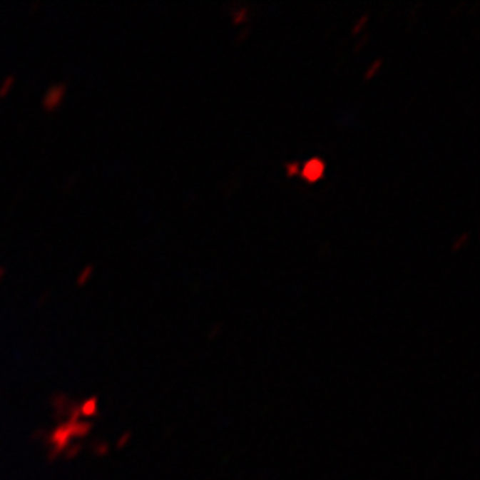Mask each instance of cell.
<instances>
[{"instance_id": "10", "label": "cell", "mask_w": 480, "mask_h": 480, "mask_svg": "<svg viewBox=\"0 0 480 480\" xmlns=\"http://www.w3.org/2000/svg\"><path fill=\"white\" fill-rule=\"evenodd\" d=\"M4 274H6V267L0 265V280H2V277H4Z\"/></svg>"}, {"instance_id": "2", "label": "cell", "mask_w": 480, "mask_h": 480, "mask_svg": "<svg viewBox=\"0 0 480 480\" xmlns=\"http://www.w3.org/2000/svg\"><path fill=\"white\" fill-rule=\"evenodd\" d=\"M50 404H52L53 411H56L57 414H66L68 417V411H70V400H68V397L64 395V393H56V395H52V399H50Z\"/></svg>"}, {"instance_id": "9", "label": "cell", "mask_w": 480, "mask_h": 480, "mask_svg": "<svg viewBox=\"0 0 480 480\" xmlns=\"http://www.w3.org/2000/svg\"><path fill=\"white\" fill-rule=\"evenodd\" d=\"M91 272H93V267H91V265L84 267V269L81 270V274H78V276H77V283H78V285L86 283V281H88V277L91 276Z\"/></svg>"}, {"instance_id": "3", "label": "cell", "mask_w": 480, "mask_h": 480, "mask_svg": "<svg viewBox=\"0 0 480 480\" xmlns=\"http://www.w3.org/2000/svg\"><path fill=\"white\" fill-rule=\"evenodd\" d=\"M71 431H73V438L84 439L93 431V424L89 420H78L71 422Z\"/></svg>"}, {"instance_id": "8", "label": "cell", "mask_w": 480, "mask_h": 480, "mask_svg": "<svg viewBox=\"0 0 480 480\" xmlns=\"http://www.w3.org/2000/svg\"><path fill=\"white\" fill-rule=\"evenodd\" d=\"M130 439H132V432H123V434L120 436V438H118V441H116V449L118 450H123L125 449V446H128V443H130Z\"/></svg>"}, {"instance_id": "7", "label": "cell", "mask_w": 480, "mask_h": 480, "mask_svg": "<svg viewBox=\"0 0 480 480\" xmlns=\"http://www.w3.org/2000/svg\"><path fill=\"white\" fill-rule=\"evenodd\" d=\"M109 450H111V445L107 441H96L95 445H93V452L96 454V456H107V454H109Z\"/></svg>"}, {"instance_id": "6", "label": "cell", "mask_w": 480, "mask_h": 480, "mask_svg": "<svg viewBox=\"0 0 480 480\" xmlns=\"http://www.w3.org/2000/svg\"><path fill=\"white\" fill-rule=\"evenodd\" d=\"M81 452H82V443L71 441L70 445H68V449L64 450L63 456H64V459L71 461V459H75V457H77Z\"/></svg>"}, {"instance_id": "5", "label": "cell", "mask_w": 480, "mask_h": 480, "mask_svg": "<svg viewBox=\"0 0 480 480\" xmlns=\"http://www.w3.org/2000/svg\"><path fill=\"white\" fill-rule=\"evenodd\" d=\"M14 81H16V77H14V73L6 75V77L2 78V82H0V98H4V96H6L7 93H9L11 89H13Z\"/></svg>"}, {"instance_id": "4", "label": "cell", "mask_w": 480, "mask_h": 480, "mask_svg": "<svg viewBox=\"0 0 480 480\" xmlns=\"http://www.w3.org/2000/svg\"><path fill=\"white\" fill-rule=\"evenodd\" d=\"M98 413V399L96 397H91V399L86 400L84 404H81V417L88 418V417H95Z\"/></svg>"}, {"instance_id": "1", "label": "cell", "mask_w": 480, "mask_h": 480, "mask_svg": "<svg viewBox=\"0 0 480 480\" xmlns=\"http://www.w3.org/2000/svg\"><path fill=\"white\" fill-rule=\"evenodd\" d=\"M64 95H66V84L59 82V84H52L46 88V91L41 96V106L46 111H53L61 106Z\"/></svg>"}]
</instances>
